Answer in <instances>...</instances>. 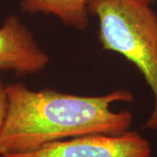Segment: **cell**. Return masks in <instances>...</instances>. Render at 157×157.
Masks as SVG:
<instances>
[{
	"instance_id": "cell-1",
	"label": "cell",
	"mask_w": 157,
	"mask_h": 157,
	"mask_svg": "<svg viewBox=\"0 0 157 157\" xmlns=\"http://www.w3.org/2000/svg\"><path fill=\"white\" fill-rule=\"evenodd\" d=\"M8 107L0 135V155L35 150L52 141L129 131L133 114L113 112L115 102H132L128 90L82 96L52 89L33 91L23 83L6 86Z\"/></svg>"
},
{
	"instance_id": "cell-2",
	"label": "cell",
	"mask_w": 157,
	"mask_h": 157,
	"mask_svg": "<svg viewBox=\"0 0 157 157\" xmlns=\"http://www.w3.org/2000/svg\"><path fill=\"white\" fill-rule=\"evenodd\" d=\"M145 0H89V14L99 20L102 49L133 63L154 96V108L144 128L157 130V14Z\"/></svg>"
},
{
	"instance_id": "cell-3",
	"label": "cell",
	"mask_w": 157,
	"mask_h": 157,
	"mask_svg": "<svg viewBox=\"0 0 157 157\" xmlns=\"http://www.w3.org/2000/svg\"><path fill=\"white\" fill-rule=\"evenodd\" d=\"M148 140L136 131L122 135H89L52 141L25 153L1 157H149Z\"/></svg>"
},
{
	"instance_id": "cell-4",
	"label": "cell",
	"mask_w": 157,
	"mask_h": 157,
	"mask_svg": "<svg viewBox=\"0 0 157 157\" xmlns=\"http://www.w3.org/2000/svg\"><path fill=\"white\" fill-rule=\"evenodd\" d=\"M50 57L39 47L33 33L11 15L0 27V72L12 71L17 76L40 73Z\"/></svg>"
},
{
	"instance_id": "cell-5",
	"label": "cell",
	"mask_w": 157,
	"mask_h": 157,
	"mask_svg": "<svg viewBox=\"0 0 157 157\" xmlns=\"http://www.w3.org/2000/svg\"><path fill=\"white\" fill-rule=\"evenodd\" d=\"M89 0H22L20 10L25 13L53 15L64 25L84 31L88 25Z\"/></svg>"
},
{
	"instance_id": "cell-6",
	"label": "cell",
	"mask_w": 157,
	"mask_h": 157,
	"mask_svg": "<svg viewBox=\"0 0 157 157\" xmlns=\"http://www.w3.org/2000/svg\"><path fill=\"white\" fill-rule=\"evenodd\" d=\"M7 107H8V100H7L6 86L0 81V135L6 121Z\"/></svg>"
},
{
	"instance_id": "cell-7",
	"label": "cell",
	"mask_w": 157,
	"mask_h": 157,
	"mask_svg": "<svg viewBox=\"0 0 157 157\" xmlns=\"http://www.w3.org/2000/svg\"><path fill=\"white\" fill-rule=\"evenodd\" d=\"M145 1H147V3H149V4H151V3H153V2H155V0H145Z\"/></svg>"
}]
</instances>
